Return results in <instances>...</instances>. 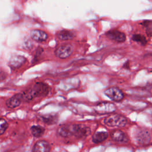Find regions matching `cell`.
<instances>
[{"mask_svg":"<svg viewBox=\"0 0 152 152\" xmlns=\"http://www.w3.org/2000/svg\"><path fill=\"white\" fill-rule=\"evenodd\" d=\"M30 131L33 137L36 138H39L43 135L45 129L43 126L40 125H33L31 126Z\"/></svg>","mask_w":152,"mask_h":152,"instance_id":"18","label":"cell"},{"mask_svg":"<svg viewBox=\"0 0 152 152\" xmlns=\"http://www.w3.org/2000/svg\"><path fill=\"white\" fill-rule=\"evenodd\" d=\"M36 97H43L48 94L50 91L49 86L42 82H37L35 83L31 88Z\"/></svg>","mask_w":152,"mask_h":152,"instance_id":"4","label":"cell"},{"mask_svg":"<svg viewBox=\"0 0 152 152\" xmlns=\"http://www.w3.org/2000/svg\"><path fill=\"white\" fill-rule=\"evenodd\" d=\"M41 120L47 125L55 124L58 121V115L56 113H49L41 116Z\"/></svg>","mask_w":152,"mask_h":152,"instance_id":"14","label":"cell"},{"mask_svg":"<svg viewBox=\"0 0 152 152\" xmlns=\"http://www.w3.org/2000/svg\"><path fill=\"white\" fill-rule=\"evenodd\" d=\"M132 40L140 43L142 45H145L147 43V40L144 36L141 34H134L132 37Z\"/></svg>","mask_w":152,"mask_h":152,"instance_id":"19","label":"cell"},{"mask_svg":"<svg viewBox=\"0 0 152 152\" xmlns=\"http://www.w3.org/2000/svg\"><path fill=\"white\" fill-rule=\"evenodd\" d=\"M110 137L112 140L118 142H126L128 140L126 134L119 129H116L111 132Z\"/></svg>","mask_w":152,"mask_h":152,"instance_id":"12","label":"cell"},{"mask_svg":"<svg viewBox=\"0 0 152 152\" xmlns=\"http://www.w3.org/2000/svg\"><path fill=\"white\" fill-rule=\"evenodd\" d=\"M8 127V124L4 118H0V135L4 134Z\"/></svg>","mask_w":152,"mask_h":152,"instance_id":"20","label":"cell"},{"mask_svg":"<svg viewBox=\"0 0 152 152\" xmlns=\"http://www.w3.org/2000/svg\"><path fill=\"white\" fill-rule=\"evenodd\" d=\"M26 61L25 57L21 55H15L11 57L9 61V65L12 69H17L21 67Z\"/></svg>","mask_w":152,"mask_h":152,"instance_id":"11","label":"cell"},{"mask_svg":"<svg viewBox=\"0 0 152 152\" xmlns=\"http://www.w3.org/2000/svg\"><path fill=\"white\" fill-rule=\"evenodd\" d=\"M74 50L73 46L69 43H65L59 46L55 50V55L60 59H65L71 56Z\"/></svg>","mask_w":152,"mask_h":152,"instance_id":"3","label":"cell"},{"mask_svg":"<svg viewBox=\"0 0 152 152\" xmlns=\"http://www.w3.org/2000/svg\"><path fill=\"white\" fill-rule=\"evenodd\" d=\"M58 38L62 40H68L72 39L75 37V34L70 30H63L58 31L56 34Z\"/></svg>","mask_w":152,"mask_h":152,"instance_id":"15","label":"cell"},{"mask_svg":"<svg viewBox=\"0 0 152 152\" xmlns=\"http://www.w3.org/2000/svg\"><path fill=\"white\" fill-rule=\"evenodd\" d=\"M104 124L109 126L123 127L127 124V119L119 114H113L107 116L103 121Z\"/></svg>","mask_w":152,"mask_h":152,"instance_id":"2","label":"cell"},{"mask_svg":"<svg viewBox=\"0 0 152 152\" xmlns=\"http://www.w3.org/2000/svg\"><path fill=\"white\" fill-rule=\"evenodd\" d=\"M50 150L49 143L43 140L37 141L32 148V152H50Z\"/></svg>","mask_w":152,"mask_h":152,"instance_id":"7","label":"cell"},{"mask_svg":"<svg viewBox=\"0 0 152 152\" xmlns=\"http://www.w3.org/2000/svg\"><path fill=\"white\" fill-rule=\"evenodd\" d=\"M150 132L146 129H140L137 133L136 140L140 144H146L150 142Z\"/></svg>","mask_w":152,"mask_h":152,"instance_id":"8","label":"cell"},{"mask_svg":"<svg viewBox=\"0 0 152 152\" xmlns=\"http://www.w3.org/2000/svg\"><path fill=\"white\" fill-rule=\"evenodd\" d=\"M94 110L100 113H110L115 110V107L113 104L110 103H101L96 105Z\"/></svg>","mask_w":152,"mask_h":152,"instance_id":"10","label":"cell"},{"mask_svg":"<svg viewBox=\"0 0 152 152\" xmlns=\"http://www.w3.org/2000/svg\"><path fill=\"white\" fill-rule=\"evenodd\" d=\"M21 94L23 101L24 102H30L33 100L34 98H36L34 93L31 88L25 90Z\"/></svg>","mask_w":152,"mask_h":152,"instance_id":"17","label":"cell"},{"mask_svg":"<svg viewBox=\"0 0 152 152\" xmlns=\"http://www.w3.org/2000/svg\"><path fill=\"white\" fill-rule=\"evenodd\" d=\"M57 132L59 136L64 138L74 136L80 138L88 135L90 134V129L82 124L64 125L58 128Z\"/></svg>","mask_w":152,"mask_h":152,"instance_id":"1","label":"cell"},{"mask_svg":"<svg viewBox=\"0 0 152 152\" xmlns=\"http://www.w3.org/2000/svg\"><path fill=\"white\" fill-rule=\"evenodd\" d=\"M108 134L105 131H99L94 134L92 137V141L94 143H99L104 141L107 138Z\"/></svg>","mask_w":152,"mask_h":152,"instance_id":"16","label":"cell"},{"mask_svg":"<svg viewBox=\"0 0 152 152\" xmlns=\"http://www.w3.org/2000/svg\"><path fill=\"white\" fill-rule=\"evenodd\" d=\"M30 36L32 39L38 42H42L45 41L48 39V34L46 32L38 30H33L30 33Z\"/></svg>","mask_w":152,"mask_h":152,"instance_id":"13","label":"cell"},{"mask_svg":"<svg viewBox=\"0 0 152 152\" xmlns=\"http://www.w3.org/2000/svg\"><path fill=\"white\" fill-rule=\"evenodd\" d=\"M23 102L21 93H17L8 99L6 102V106L10 109H14L18 107Z\"/></svg>","mask_w":152,"mask_h":152,"instance_id":"9","label":"cell"},{"mask_svg":"<svg viewBox=\"0 0 152 152\" xmlns=\"http://www.w3.org/2000/svg\"><path fill=\"white\" fill-rule=\"evenodd\" d=\"M106 34L109 39L117 42H124L126 40L125 34L123 32L116 30H109L106 33Z\"/></svg>","mask_w":152,"mask_h":152,"instance_id":"6","label":"cell"},{"mask_svg":"<svg viewBox=\"0 0 152 152\" xmlns=\"http://www.w3.org/2000/svg\"><path fill=\"white\" fill-rule=\"evenodd\" d=\"M104 94L110 99L115 102L121 101L124 97L123 92L118 87H110L104 91Z\"/></svg>","mask_w":152,"mask_h":152,"instance_id":"5","label":"cell"}]
</instances>
